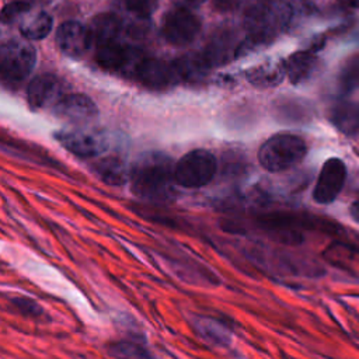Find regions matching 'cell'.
<instances>
[{
    "mask_svg": "<svg viewBox=\"0 0 359 359\" xmlns=\"http://www.w3.org/2000/svg\"><path fill=\"white\" fill-rule=\"evenodd\" d=\"M130 191L153 203L168 202L175 192V165L161 153L143 154L130 168Z\"/></svg>",
    "mask_w": 359,
    "mask_h": 359,
    "instance_id": "6da1fadb",
    "label": "cell"
},
{
    "mask_svg": "<svg viewBox=\"0 0 359 359\" xmlns=\"http://www.w3.org/2000/svg\"><path fill=\"white\" fill-rule=\"evenodd\" d=\"M306 153L307 146L300 136L278 133L262 143L258 150V161L269 172H282L297 165Z\"/></svg>",
    "mask_w": 359,
    "mask_h": 359,
    "instance_id": "7a4b0ae2",
    "label": "cell"
},
{
    "mask_svg": "<svg viewBox=\"0 0 359 359\" xmlns=\"http://www.w3.org/2000/svg\"><path fill=\"white\" fill-rule=\"evenodd\" d=\"M217 172L216 157L205 149H195L184 154L175 164L177 185L199 189L212 182Z\"/></svg>",
    "mask_w": 359,
    "mask_h": 359,
    "instance_id": "3957f363",
    "label": "cell"
},
{
    "mask_svg": "<svg viewBox=\"0 0 359 359\" xmlns=\"http://www.w3.org/2000/svg\"><path fill=\"white\" fill-rule=\"evenodd\" d=\"M146 59L147 57L142 49L121 43L119 41L97 48L95 55L97 63L104 70L123 77H137V73Z\"/></svg>",
    "mask_w": 359,
    "mask_h": 359,
    "instance_id": "277c9868",
    "label": "cell"
},
{
    "mask_svg": "<svg viewBox=\"0 0 359 359\" xmlns=\"http://www.w3.org/2000/svg\"><path fill=\"white\" fill-rule=\"evenodd\" d=\"M36 62L35 49L24 41L10 39L0 49V70L4 81L18 84L32 72Z\"/></svg>",
    "mask_w": 359,
    "mask_h": 359,
    "instance_id": "5b68a950",
    "label": "cell"
},
{
    "mask_svg": "<svg viewBox=\"0 0 359 359\" xmlns=\"http://www.w3.org/2000/svg\"><path fill=\"white\" fill-rule=\"evenodd\" d=\"M201 31V20L188 8L178 7L168 11L161 24V34L174 46L191 43Z\"/></svg>",
    "mask_w": 359,
    "mask_h": 359,
    "instance_id": "8992f818",
    "label": "cell"
},
{
    "mask_svg": "<svg viewBox=\"0 0 359 359\" xmlns=\"http://www.w3.org/2000/svg\"><path fill=\"white\" fill-rule=\"evenodd\" d=\"M55 139L69 153L80 158H91L102 154L108 149L104 135L83 129H63L55 133Z\"/></svg>",
    "mask_w": 359,
    "mask_h": 359,
    "instance_id": "52a82bcc",
    "label": "cell"
},
{
    "mask_svg": "<svg viewBox=\"0 0 359 359\" xmlns=\"http://www.w3.org/2000/svg\"><path fill=\"white\" fill-rule=\"evenodd\" d=\"M346 178V168L342 160L332 157L328 158L318 174L314 191H313V199L317 203H330L332 202L338 194L341 192Z\"/></svg>",
    "mask_w": 359,
    "mask_h": 359,
    "instance_id": "ba28073f",
    "label": "cell"
},
{
    "mask_svg": "<svg viewBox=\"0 0 359 359\" xmlns=\"http://www.w3.org/2000/svg\"><path fill=\"white\" fill-rule=\"evenodd\" d=\"M27 97L29 107L34 109L53 108L65 97V84L55 74H39L31 80Z\"/></svg>",
    "mask_w": 359,
    "mask_h": 359,
    "instance_id": "9c48e42d",
    "label": "cell"
},
{
    "mask_svg": "<svg viewBox=\"0 0 359 359\" xmlns=\"http://www.w3.org/2000/svg\"><path fill=\"white\" fill-rule=\"evenodd\" d=\"M136 79L140 80L143 86L153 90L170 88L175 86L178 81H181L174 62H165L150 57H147L143 62Z\"/></svg>",
    "mask_w": 359,
    "mask_h": 359,
    "instance_id": "30bf717a",
    "label": "cell"
},
{
    "mask_svg": "<svg viewBox=\"0 0 359 359\" xmlns=\"http://www.w3.org/2000/svg\"><path fill=\"white\" fill-rule=\"evenodd\" d=\"M56 42L60 50L72 57L83 56L93 45L88 27L79 21H66L56 31Z\"/></svg>",
    "mask_w": 359,
    "mask_h": 359,
    "instance_id": "8fae6325",
    "label": "cell"
},
{
    "mask_svg": "<svg viewBox=\"0 0 359 359\" xmlns=\"http://www.w3.org/2000/svg\"><path fill=\"white\" fill-rule=\"evenodd\" d=\"M53 112L70 123H86L97 116V107L83 94H69L53 107Z\"/></svg>",
    "mask_w": 359,
    "mask_h": 359,
    "instance_id": "7c38bea8",
    "label": "cell"
},
{
    "mask_svg": "<svg viewBox=\"0 0 359 359\" xmlns=\"http://www.w3.org/2000/svg\"><path fill=\"white\" fill-rule=\"evenodd\" d=\"M91 170L101 182L109 187H121L129 181L130 170H128L125 163L115 156L97 160Z\"/></svg>",
    "mask_w": 359,
    "mask_h": 359,
    "instance_id": "4fadbf2b",
    "label": "cell"
},
{
    "mask_svg": "<svg viewBox=\"0 0 359 359\" xmlns=\"http://www.w3.org/2000/svg\"><path fill=\"white\" fill-rule=\"evenodd\" d=\"M121 21L114 14H100L88 25L93 45L97 48L115 42L121 34Z\"/></svg>",
    "mask_w": 359,
    "mask_h": 359,
    "instance_id": "5bb4252c",
    "label": "cell"
},
{
    "mask_svg": "<svg viewBox=\"0 0 359 359\" xmlns=\"http://www.w3.org/2000/svg\"><path fill=\"white\" fill-rule=\"evenodd\" d=\"M286 74L285 62L266 60L247 72L248 81L258 88H269L278 86Z\"/></svg>",
    "mask_w": 359,
    "mask_h": 359,
    "instance_id": "9a60e30c",
    "label": "cell"
},
{
    "mask_svg": "<svg viewBox=\"0 0 359 359\" xmlns=\"http://www.w3.org/2000/svg\"><path fill=\"white\" fill-rule=\"evenodd\" d=\"M317 69V57L311 50H300L285 60V70L293 84L309 80Z\"/></svg>",
    "mask_w": 359,
    "mask_h": 359,
    "instance_id": "2e32d148",
    "label": "cell"
},
{
    "mask_svg": "<svg viewBox=\"0 0 359 359\" xmlns=\"http://www.w3.org/2000/svg\"><path fill=\"white\" fill-rule=\"evenodd\" d=\"M177 72L181 80L198 81L205 79L209 73L212 65L205 56V53H191L174 60Z\"/></svg>",
    "mask_w": 359,
    "mask_h": 359,
    "instance_id": "e0dca14e",
    "label": "cell"
},
{
    "mask_svg": "<svg viewBox=\"0 0 359 359\" xmlns=\"http://www.w3.org/2000/svg\"><path fill=\"white\" fill-rule=\"evenodd\" d=\"M52 25V17L46 11H38L21 21L20 31L24 38L29 41H39L50 32Z\"/></svg>",
    "mask_w": 359,
    "mask_h": 359,
    "instance_id": "ac0fdd59",
    "label": "cell"
},
{
    "mask_svg": "<svg viewBox=\"0 0 359 359\" xmlns=\"http://www.w3.org/2000/svg\"><path fill=\"white\" fill-rule=\"evenodd\" d=\"M334 125L346 135H356L359 132V107L342 102L332 109Z\"/></svg>",
    "mask_w": 359,
    "mask_h": 359,
    "instance_id": "d6986e66",
    "label": "cell"
},
{
    "mask_svg": "<svg viewBox=\"0 0 359 359\" xmlns=\"http://www.w3.org/2000/svg\"><path fill=\"white\" fill-rule=\"evenodd\" d=\"M230 50H231L230 35L222 34V35L216 36L215 39H212V42L208 45V48L203 53L208 57V60L210 62V65L215 66V65H222V63L227 62Z\"/></svg>",
    "mask_w": 359,
    "mask_h": 359,
    "instance_id": "ffe728a7",
    "label": "cell"
},
{
    "mask_svg": "<svg viewBox=\"0 0 359 359\" xmlns=\"http://www.w3.org/2000/svg\"><path fill=\"white\" fill-rule=\"evenodd\" d=\"M339 83L345 91L359 88V55H353L345 60L341 69Z\"/></svg>",
    "mask_w": 359,
    "mask_h": 359,
    "instance_id": "44dd1931",
    "label": "cell"
},
{
    "mask_svg": "<svg viewBox=\"0 0 359 359\" xmlns=\"http://www.w3.org/2000/svg\"><path fill=\"white\" fill-rule=\"evenodd\" d=\"M125 8L135 17L144 20L157 7V0H122Z\"/></svg>",
    "mask_w": 359,
    "mask_h": 359,
    "instance_id": "7402d4cb",
    "label": "cell"
},
{
    "mask_svg": "<svg viewBox=\"0 0 359 359\" xmlns=\"http://www.w3.org/2000/svg\"><path fill=\"white\" fill-rule=\"evenodd\" d=\"M29 8H31V4L28 1H24V0L11 1L3 7L1 21L4 24H11V22L17 21L21 15L27 14L29 11Z\"/></svg>",
    "mask_w": 359,
    "mask_h": 359,
    "instance_id": "603a6c76",
    "label": "cell"
},
{
    "mask_svg": "<svg viewBox=\"0 0 359 359\" xmlns=\"http://www.w3.org/2000/svg\"><path fill=\"white\" fill-rule=\"evenodd\" d=\"M199 330L202 331V335L206 339L213 341L215 344H223L226 341V328L219 325L216 321H212L209 318H202L199 321Z\"/></svg>",
    "mask_w": 359,
    "mask_h": 359,
    "instance_id": "cb8c5ba5",
    "label": "cell"
},
{
    "mask_svg": "<svg viewBox=\"0 0 359 359\" xmlns=\"http://www.w3.org/2000/svg\"><path fill=\"white\" fill-rule=\"evenodd\" d=\"M13 306L17 309V311L20 314H22L24 317H29V318H38L41 316H43V310L42 307L32 299L29 297H14L11 300Z\"/></svg>",
    "mask_w": 359,
    "mask_h": 359,
    "instance_id": "d4e9b609",
    "label": "cell"
},
{
    "mask_svg": "<svg viewBox=\"0 0 359 359\" xmlns=\"http://www.w3.org/2000/svg\"><path fill=\"white\" fill-rule=\"evenodd\" d=\"M238 3H240V0H215L216 7L220 10H231V8L237 7Z\"/></svg>",
    "mask_w": 359,
    "mask_h": 359,
    "instance_id": "484cf974",
    "label": "cell"
},
{
    "mask_svg": "<svg viewBox=\"0 0 359 359\" xmlns=\"http://www.w3.org/2000/svg\"><path fill=\"white\" fill-rule=\"evenodd\" d=\"M174 4H177L178 7L182 8H191V7H196L199 4H202L205 0H172Z\"/></svg>",
    "mask_w": 359,
    "mask_h": 359,
    "instance_id": "4316f807",
    "label": "cell"
},
{
    "mask_svg": "<svg viewBox=\"0 0 359 359\" xmlns=\"http://www.w3.org/2000/svg\"><path fill=\"white\" fill-rule=\"evenodd\" d=\"M351 215H352V217L359 223V199L352 203V206H351Z\"/></svg>",
    "mask_w": 359,
    "mask_h": 359,
    "instance_id": "83f0119b",
    "label": "cell"
},
{
    "mask_svg": "<svg viewBox=\"0 0 359 359\" xmlns=\"http://www.w3.org/2000/svg\"><path fill=\"white\" fill-rule=\"evenodd\" d=\"M342 4L353 8H359V0H339Z\"/></svg>",
    "mask_w": 359,
    "mask_h": 359,
    "instance_id": "f1b7e54d",
    "label": "cell"
}]
</instances>
